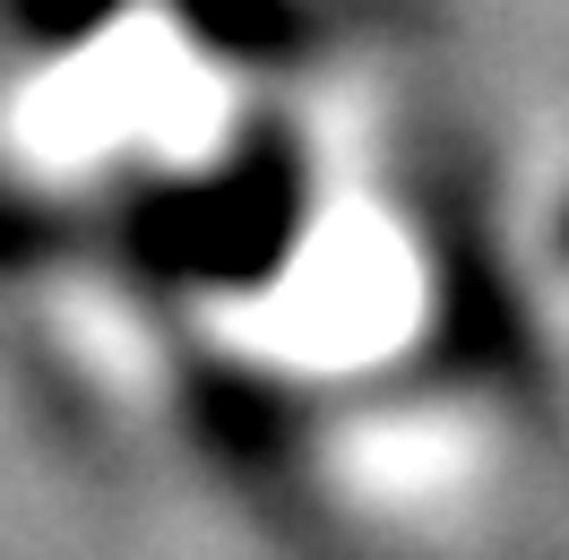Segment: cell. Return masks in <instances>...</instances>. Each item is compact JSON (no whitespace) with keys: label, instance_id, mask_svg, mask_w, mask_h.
<instances>
[{"label":"cell","instance_id":"1","mask_svg":"<svg viewBox=\"0 0 569 560\" xmlns=\"http://www.w3.org/2000/svg\"><path fill=\"white\" fill-rule=\"evenodd\" d=\"M302 208H311V181H302V147L293 130H250L216 173L190 181H156L139 208H130V259L156 284H199V293H242L268 284L302 242Z\"/></svg>","mask_w":569,"mask_h":560},{"label":"cell","instance_id":"2","mask_svg":"<svg viewBox=\"0 0 569 560\" xmlns=\"http://www.w3.org/2000/svg\"><path fill=\"white\" fill-rule=\"evenodd\" d=\"M173 18L224 61H293L311 43L302 0H173Z\"/></svg>","mask_w":569,"mask_h":560},{"label":"cell","instance_id":"3","mask_svg":"<svg viewBox=\"0 0 569 560\" xmlns=\"http://www.w3.org/2000/svg\"><path fill=\"white\" fill-rule=\"evenodd\" d=\"M199 422H208L224 449H242V457H277L284 440H293L284 388L250 380V371H216V380H199Z\"/></svg>","mask_w":569,"mask_h":560},{"label":"cell","instance_id":"4","mask_svg":"<svg viewBox=\"0 0 569 560\" xmlns=\"http://www.w3.org/2000/svg\"><path fill=\"white\" fill-rule=\"evenodd\" d=\"M121 9H130V0H0L9 36L27 43V52H78V43L104 36Z\"/></svg>","mask_w":569,"mask_h":560},{"label":"cell","instance_id":"5","mask_svg":"<svg viewBox=\"0 0 569 560\" xmlns=\"http://www.w3.org/2000/svg\"><path fill=\"white\" fill-rule=\"evenodd\" d=\"M52 242H61V216L43 208V199H27V190H0V277L9 268H36Z\"/></svg>","mask_w":569,"mask_h":560},{"label":"cell","instance_id":"6","mask_svg":"<svg viewBox=\"0 0 569 560\" xmlns=\"http://www.w3.org/2000/svg\"><path fill=\"white\" fill-rule=\"evenodd\" d=\"M561 242H569V233H561Z\"/></svg>","mask_w":569,"mask_h":560}]
</instances>
